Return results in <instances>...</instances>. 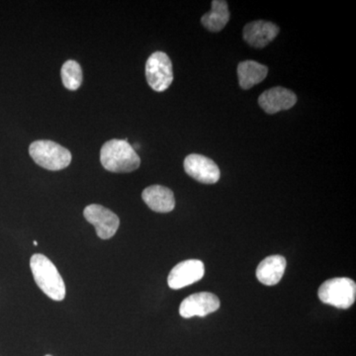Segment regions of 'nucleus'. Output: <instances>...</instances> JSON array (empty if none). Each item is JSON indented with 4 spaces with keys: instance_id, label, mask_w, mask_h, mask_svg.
Returning <instances> with one entry per match:
<instances>
[{
    "instance_id": "18",
    "label": "nucleus",
    "mask_w": 356,
    "mask_h": 356,
    "mask_svg": "<svg viewBox=\"0 0 356 356\" xmlns=\"http://www.w3.org/2000/svg\"><path fill=\"white\" fill-rule=\"evenodd\" d=\"M44 356H51V355H44Z\"/></svg>"
},
{
    "instance_id": "5",
    "label": "nucleus",
    "mask_w": 356,
    "mask_h": 356,
    "mask_svg": "<svg viewBox=\"0 0 356 356\" xmlns=\"http://www.w3.org/2000/svg\"><path fill=\"white\" fill-rule=\"evenodd\" d=\"M147 83L156 92L166 90L173 81L172 64L163 51H154L147 58L146 64Z\"/></svg>"
},
{
    "instance_id": "1",
    "label": "nucleus",
    "mask_w": 356,
    "mask_h": 356,
    "mask_svg": "<svg viewBox=\"0 0 356 356\" xmlns=\"http://www.w3.org/2000/svg\"><path fill=\"white\" fill-rule=\"evenodd\" d=\"M100 161L105 170L116 173L132 172L140 165L139 154L127 140H110L100 151Z\"/></svg>"
},
{
    "instance_id": "6",
    "label": "nucleus",
    "mask_w": 356,
    "mask_h": 356,
    "mask_svg": "<svg viewBox=\"0 0 356 356\" xmlns=\"http://www.w3.org/2000/svg\"><path fill=\"white\" fill-rule=\"evenodd\" d=\"M83 216L92 224L96 234L102 240H108L116 234L120 226V220L115 213L98 204H91L86 207Z\"/></svg>"
},
{
    "instance_id": "2",
    "label": "nucleus",
    "mask_w": 356,
    "mask_h": 356,
    "mask_svg": "<svg viewBox=\"0 0 356 356\" xmlns=\"http://www.w3.org/2000/svg\"><path fill=\"white\" fill-rule=\"evenodd\" d=\"M30 267L40 289L51 300L63 301L65 297V285L57 267L43 254H34L30 261Z\"/></svg>"
},
{
    "instance_id": "10",
    "label": "nucleus",
    "mask_w": 356,
    "mask_h": 356,
    "mask_svg": "<svg viewBox=\"0 0 356 356\" xmlns=\"http://www.w3.org/2000/svg\"><path fill=\"white\" fill-rule=\"evenodd\" d=\"M297 102V96L289 89L273 88L267 89L259 98V104L267 114H276L291 109Z\"/></svg>"
},
{
    "instance_id": "12",
    "label": "nucleus",
    "mask_w": 356,
    "mask_h": 356,
    "mask_svg": "<svg viewBox=\"0 0 356 356\" xmlns=\"http://www.w3.org/2000/svg\"><path fill=\"white\" fill-rule=\"evenodd\" d=\"M143 200L149 209L158 213H170L175 207V194L170 188L161 185L147 187L142 194Z\"/></svg>"
},
{
    "instance_id": "4",
    "label": "nucleus",
    "mask_w": 356,
    "mask_h": 356,
    "mask_svg": "<svg viewBox=\"0 0 356 356\" xmlns=\"http://www.w3.org/2000/svg\"><path fill=\"white\" fill-rule=\"evenodd\" d=\"M323 303L339 309H348L355 304L356 284L348 277H337L325 281L318 291Z\"/></svg>"
},
{
    "instance_id": "7",
    "label": "nucleus",
    "mask_w": 356,
    "mask_h": 356,
    "mask_svg": "<svg viewBox=\"0 0 356 356\" xmlns=\"http://www.w3.org/2000/svg\"><path fill=\"white\" fill-rule=\"evenodd\" d=\"M185 172L203 184H214L219 181L221 173L214 161L202 156L191 154L184 159Z\"/></svg>"
},
{
    "instance_id": "14",
    "label": "nucleus",
    "mask_w": 356,
    "mask_h": 356,
    "mask_svg": "<svg viewBox=\"0 0 356 356\" xmlns=\"http://www.w3.org/2000/svg\"><path fill=\"white\" fill-rule=\"evenodd\" d=\"M268 67L254 60H243L238 65V84L248 90L266 79Z\"/></svg>"
},
{
    "instance_id": "15",
    "label": "nucleus",
    "mask_w": 356,
    "mask_h": 356,
    "mask_svg": "<svg viewBox=\"0 0 356 356\" xmlns=\"http://www.w3.org/2000/svg\"><path fill=\"white\" fill-rule=\"evenodd\" d=\"M229 20L228 2L224 0L212 1V9L204 14L201 24L210 32H220L226 27Z\"/></svg>"
},
{
    "instance_id": "11",
    "label": "nucleus",
    "mask_w": 356,
    "mask_h": 356,
    "mask_svg": "<svg viewBox=\"0 0 356 356\" xmlns=\"http://www.w3.org/2000/svg\"><path fill=\"white\" fill-rule=\"evenodd\" d=\"M280 27L274 23L257 20L245 26L243 36L250 46L261 49L270 44L280 34Z\"/></svg>"
},
{
    "instance_id": "9",
    "label": "nucleus",
    "mask_w": 356,
    "mask_h": 356,
    "mask_svg": "<svg viewBox=\"0 0 356 356\" xmlns=\"http://www.w3.org/2000/svg\"><path fill=\"white\" fill-rule=\"evenodd\" d=\"M219 308L220 300L216 295L210 292H200L192 294L182 301L179 307V314L185 318L194 316L205 317Z\"/></svg>"
},
{
    "instance_id": "3",
    "label": "nucleus",
    "mask_w": 356,
    "mask_h": 356,
    "mask_svg": "<svg viewBox=\"0 0 356 356\" xmlns=\"http://www.w3.org/2000/svg\"><path fill=\"white\" fill-rule=\"evenodd\" d=\"M29 154L37 165L48 170H62L72 163L69 149L53 140H40L32 143Z\"/></svg>"
},
{
    "instance_id": "8",
    "label": "nucleus",
    "mask_w": 356,
    "mask_h": 356,
    "mask_svg": "<svg viewBox=\"0 0 356 356\" xmlns=\"http://www.w3.org/2000/svg\"><path fill=\"white\" fill-rule=\"evenodd\" d=\"M204 273H205L204 264L198 259H188V261L180 262L173 267L168 275V286L173 290H179L189 286L202 280Z\"/></svg>"
},
{
    "instance_id": "17",
    "label": "nucleus",
    "mask_w": 356,
    "mask_h": 356,
    "mask_svg": "<svg viewBox=\"0 0 356 356\" xmlns=\"http://www.w3.org/2000/svg\"><path fill=\"white\" fill-rule=\"evenodd\" d=\"M34 245L35 247H37V245H38V243H37L36 241H35L34 242Z\"/></svg>"
},
{
    "instance_id": "16",
    "label": "nucleus",
    "mask_w": 356,
    "mask_h": 356,
    "mask_svg": "<svg viewBox=\"0 0 356 356\" xmlns=\"http://www.w3.org/2000/svg\"><path fill=\"white\" fill-rule=\"evenodd\" d=\"M63 84L69 90H76L83 83V70L79 63L74 60H67L60 70Z\"/></svg>"
},
{
    "instance_id": "13",
    "label": "nucleus",
    "mask_w": 356,
    "mask_h": 356,
    "mask_svg": "<svg viewBox=\"0 0 356 356\" xmlns=\"http://www.w3.org/2000/svg\"><path fill=\"white\" fill-rule=\"evenodd\" d=\"M286 259L281 255H271L259 264L257 269V277L262 284L273 286L283 277L286 269Z\"/></svg>"
}]
</instances>
